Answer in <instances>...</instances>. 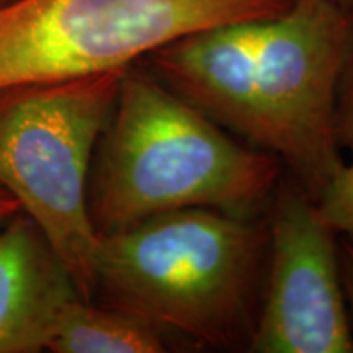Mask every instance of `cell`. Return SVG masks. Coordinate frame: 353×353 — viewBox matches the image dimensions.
<instances>
[{
  "label": "cell",
  "mask_w": 353,
  "mask_h": 353,
  "mask_svg": "<svg viewBox=\"0 0 353 353\" xmlns=\"http://www.w3.org/2000/svg\"><path fill=\"white\" fill-rule=\"evenodd\" d=\"M95 154L88 210L100 236L185 208L259 216L281 180L276 156L231 138L139 63L123 70Z\"/></svg>",
  "instance_id": "6da1fadb"
},
{
  "label": "cell",
  "mask_w": 353,
  "mask_h": 353,
  "mask_svg": "<svg viewBox=\"0 0 353 353\" xmlns=\"http://www.w3.org/2000/svg\"><path fill=\"white\" fill-rule=\"evenodd\" d=\"M267 259L259 216L175 210L100 236L94 294L174 345L239 350L252 339Z\"/></svg>",
  "instance_id": "7a4b0ae2"
},
{
  "label": "cell",
  "mask_w": 353,
  "mask_h": 353,
  "mask_svg": "<svg viewBox=\"0 0 353 353\" xmlns=\"http://www.w3.org/2000/svg\"><path fill=\"white\" fill-rule=\"evenodd\" d=\"M123 70L0 90V187L34 221L85 301L100 241L88 182Z\"/></svg>",
  "instance_id": "3957f363"
},
{
  "label": "cell",
  "mask_w": 353,
  "mask_h": 353,
  "mask_svg": "<svg viewBox=\"0 0 353 353\" xmlns=\"http://www.w3.org/2000/svg\"><path fill=\"white\" fill-rule=\"evenodd\" d=\"M293 0H12L0 7V90L126 69L188 34L268 21Z\"/></svg>",
  "instance_id": "277c9868"
},
{
  "label": "cell",
  "mask_w": 353,
  "mask_h": 353,
  "mask_svg": "<svg viewBox=\"0 0 353 353\" xmlns=\"http://www.w3.org/2000/svg\"><path fill=\"white\" fill-rule=\"evenodd\" d=\"M352 37L353 12L334 0H293L260 32L257 92L268 152L314 201L343 165L335 113Z\"/></svg>",
  "instance_id": "5b68a950"
},
{
  "label": "cell",
  "mask_w": 353,
  "mask_h": 353,
  "mask_svg": "<svg viewBox=\"0 0 353 353\" xmlns=\"http://www.w3.org/2000/svg\"><path fill=\"white\" fill-rule=\"evenodd\" d=\"M268 259L254 353H352L337 234L293 179L272 198Z\"/></svg>",
  "instance_id": "8992f818"
},
{
  "label": "cell",
  "mask_w": 353,
  "mask_h": 353,
  "mask_svg": "<svg viewBox=\"0 0 353 353\" xmlns=\"http://www.w3.org/2000/svg\"><path fill=\"white\" fill-rule=\"evenodd\" d=\"M262 23H232L192 33L151 52L144 65L216 125L268 152L257 92Z\"/></svg>",
  "instance_id": "52a82bcc"
},
{
  "label": "cell",
  "mask_w": 353,
  "mask_h": 353,
  "mask_svg": "<svg viewBox=\"0 0 353 353\" xmlns=\"http://www.w3.org/2000/svg\"><path fill=\"white\" fill-rule=\"evenodd\" d=\"M81 298L72 276L23 211L0 228V353L46 350L56 322Z\"/></svg>",
  "instance_id": "ba28073f"
},
{
  "label": "cell",
  "mask_w": 353,
  "mask_h": 353,
  "mask_svg": "<svg viewBox=\"0 0 353 353\" xmlns=\"http://www.w3.org/2000/svg\"><path fill=\"white\" fill-rule=\"evenodd\" d=\"M46 350L54 353H164L175 345L141 317L77 298L63 309Z\"/></svg>",
  "instance_id": "9c48e42d"
},
{
  "label": "cell",
  "mask_w": 353,
  "mask_h": 353,
  "mask_svg": "<svg viewBox=\"0 0 353 353\" xmlns=\"http://www.w3.org/2000/svg\"><path fill=\"white\" fill-rule=\"evenodd\" d=\"M321 218L332 231L353 241V162L343 164L316 201Z\"/></svg>",
  "instance_id": "30bf717a"
},
{
  "label": "cell",
  "mask_w": 353,
  "mask_h": 353,
  "mask_svg": "<svg viewBox=\"0 0 353 353\" xmlns=\"http://www.w3.org/2000/svg\"><path fill=\"white\" fill-rule=\"evenodd\" d=\"M339 143L348 145L353 139V37L348 48L345 64H343L341 83L337 94V113H335Z\"/></svg>",
  "instance_id": "8fae6325"
},
{
  "label": "cell",
  "mask_w": 353,
  "mask_h": 353,
  "mask_svg": "<svg viewBox=\"0 0 353 353\" xmlns=\"http://www.w3.org/2000/svg\"><path fill=\"white\" fill-rule=\"evenodd\" d=\"M339 260H341V276L343 286V296L353 332V241L342 237L339 242Z\"/></svg>",
  "instance_id": "7c38bea8"
},
{
  "label": "cell",
  "mask_w": 353,
  "mask_h": 353,
  "mask_svg": "<svg viewBox=\"0 0 353 353\" xmlns=\"http://www.w3.org/2000/svg\"><path fill=\"white\" fill-rule=\"evenodd\" d=\"M19 213H21L20 203L17 201L10 193L0 187V228H2L8 219H12L13 216Z\"/></svg>",
  "instance_id": "4fadbf2b"
},
{
  "label": "cell",
  "mask_w": 353,
  "mask_h": 353,
  "mask_svg": "<svg viewBox=\"0 0 353 353\" xmlns=\"http://www.w3.org/2000/svg\"><path fill=\"white\" fill-rule=\"evenodd\" d=\"M334 2L343 8H347V10L353 12V0H334Z\"/></svg>",
  "instance_id": "5bb4252c"
},
{
  "label": "cell",
  "mask_w": 353,
  "mask_h": 353,
  "mask_svg": "<svg viewBox=\"0 0 353 353\" xmlns=\"http://www.w3.org/2000/svg\"><path fill=\"white\" fill-rule=\"evenodd\" d=\"M348 149H350V152H352V156H353V139L350 141V143H348V145H347Z\"/></svg>",
  "instance_id": "9a60e30c"
},
{
  "label": "cell",
  "mask_w": 353,
  "mask_h": 353,
  "mask_svg": "<svg viewBox=\"0 0 353 353\" xmlns=\"http://www.w3.org/2000/svg\"><path fill=\"white\" fill-rule=\"evenodd\" d=\"M8 2H12V0H0V7L6 6V3H8Z\"/></svg>",
  "instance_id": "2e32d148"
}]
</instances>
